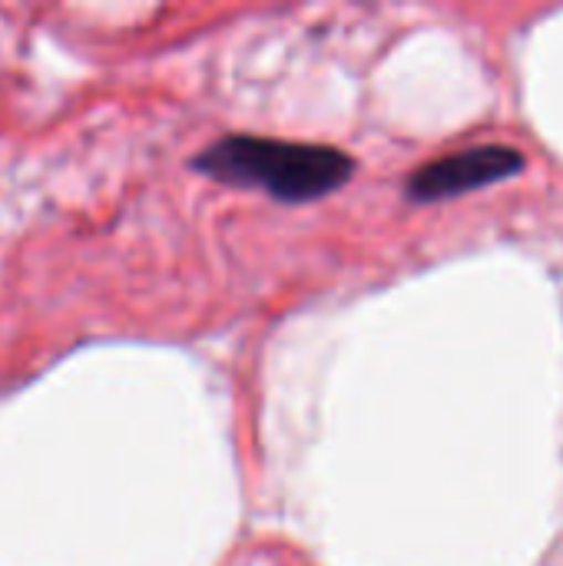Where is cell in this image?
Wrapping results in <instances>:
<instances>
[{
  "label": "cell",
  "instance_id": "6da1fadb",
  "mask_svg": "<svg viewBox=\"0 0 563 566\" xmlns=\"http://www.w3.org/2000/svg\"><path fill=\"white\" fill-rule=\"evenodd\" d=\"M192 169L226 186L262 189L279 202H315L355 176V156L322 143L229 133L196 153Z\"/></svg>",
  "mask_w": 563,
  "mask_h": 566
},
{
  "label": "cell",
  "instance_id": "7a4b0ae2",
  "mask_svg": "<svg viewBox=\"0 0 563 566\" xmlns=\"http://www.w3.org/2000/svg\"><path fill=\"white\" fill-rule=\"evenodd\" d=\"M528 166L524 153L504 143H484L471 149H458L448 156H438L425 166H418L405 179V192L415 202H441V199H458L475 189H484L501 179L521 176Z\"/></svg>",
  "mask_w": 563,
  "mask_h": 566
}]
</instances>
